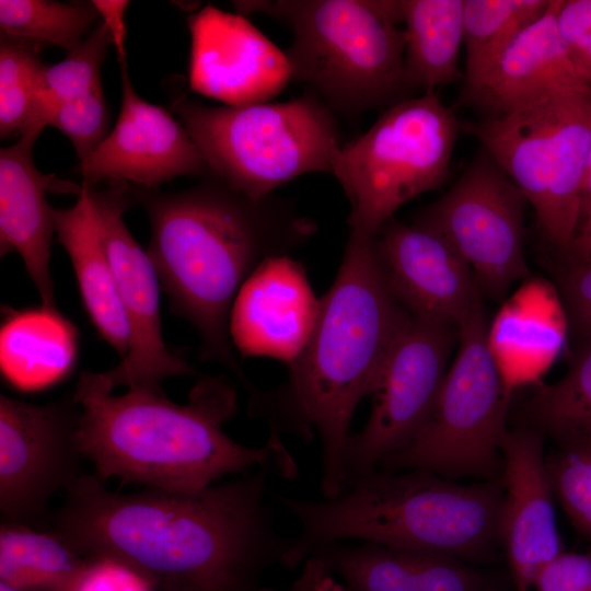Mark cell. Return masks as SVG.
I'll return each mask as SVG.
<instances>
[{
	"instance_id": "6da1fadb",
	"label": "cell",
	"mask_w": 591,
	"mask_h": 591,
	"mask_svg": "<svg viewBox=\"0 0 591 591\" xmlns=\"http://www.w3.org/2000/svg\"><path fill=\"white\" fill-rule=\"evenodd\" d=\"M260 470L193 493L108 489L83 474L48 530L84 558L108 557L155 591H258L287 548Z\"/></svg>"
},
{
	"instance_id": "7a4b0ae2",
	"label": "cell",
	"mask_w": 591,
	"mask_h": 591,
	"mask_svg": "<svg viewBox=\"0 0 591 591\" xmlns=\"http://www.w3.org/2000/svg\"><path fill=\"white\" fill-rule=\"evenodd\" d=\"M375 237L350 232L337 275L321 299L313 332L274 390L256 389L248 414L269 436L321 441L322 498L346 483L345 453L358 405L370 396L380 368L410 317L393 293L375 251Z\"/></svg>"
},
{
	"instance_id": "3957f363",
	"label": "cell",
	"mask_w": 591,
	"mask_h": 591,
	"mask_svg": "<svg viewBox=\"0 0 591 591\" xmlns=\"http://www.w3.org/2000/svg\"><path fill=\"white\" fill-rule=\"evenodd\" d=\"M72 393L80 407V450L103 482L118 477L144 488L193 493L256 470L290 482L300 477L282 438L269 436L250 447L224 432L239 409L236 389L225 374L200 376L185 404L171 401L163 387H129L115 395L89 370L80 373Z\"/></svg>"
},
{
	"instance_id": "277c9868",
	"label": "cell",
	"mask_w": 591,
	"mask_h": 591,
	"mask_svg": "<svg viewBox=\"0 0 591 591\" xmlns=\"http://www.w3.org/2000/svg\"><path fill=\"white\" fill-rule=\"evenodd\" d=\"M151 227L147 253L170 310L200 338V357L252 383L233 351L229 320L234 300L267 258L303 244L315 224L270 197L259 201L207 176L177 190H132Z\"/></svg>"
},
{
	"instance_id": "5b68a950",
	"label": "cell",
	"mask_w": 591,
	"mask_h": 591,
	"mask_svg": "<svg viewBox=\"0 0 591 591\" xmlns=\"http://www.w3.org/2000/svg\"><path fill=\"white\" fill-rule=\"evenodd\" d=\"M298 523L280 566L296 569L320 547L367 542L390 548L489 559L500 541L503 480L460 484L426 470L380 468L348 480L334 498L274 494Z\"/></svg>"
},
{
	"instance_id": "8992f818",
	"label": "cell",
	"mask_w": 591,
	"mask_h": 591,
	"mask_svg": "<svg viewBox=\"0 0 591 591\" xmlns=\"http://www.w3.org/2000/svg\"><path fill=\"white\" fill-rule=\"evenodd\" d=\"M237 13L286 22L292 79L333 112L358 114L392 105L407 92L399 0L233 1Z\"/></svg>"
},
{
	"instance_id": "52a82bcc",
	"label": "cell",
	"mask_w": 591,
	"mask_h": 591,
	"mask_svg": "<svg viewBox=\"0 0 591 591\" xmlns=\"http://www.w3.org/2000/svg\"><path fill=\"white\" fill-rule=\"evenodd\" d=\"M173 109L201 151L208 176L255 201L300 175L329 173L341 146L334 112L310 91L287 102L242 106L182 96Z\"/></svg>"
},
{
	"instance_id": "ba28073f",
	"label": "cell",
	"mask_w": 591,
	"mask_h": 591,
	"mask_svg": "<svg viewBox=\"0 0 591 591\" xmlns=\"http://www.w3.org/2000/svg\"><path fill=\"white\" fill-rule=\"evenodd\" d=\"M535 210L544 239L563 255L581 217L591 146V91L555 94L509 112L465 121Z\"/></svg>"
},
{
	"instance_id": "9c48e42d",
	"label": "cell",
	"mask_w": 591,
	"mask_h": 591,
	"mask_svg": "<svg viewBox=\"0 0 591 591\" xmlns=\"http://www.w3.org/2000/svg\"><path fill=\"white\" fill-rule=\"evenodd\" d=\"M436 91L390 105L333 154L331 171L349 204L350 232L375 237L398 208L445 182L462 130Z\"/></svg>"
},
{
	"instance_id": "30bf717a",
	"label": "cell",
	"mask_w": 591,
	"mask_h": 591,
	"mask_svg": "<svg viewBox=\"0 0 591 591\" xmlns=\"http://www.w3.org/2000/svg\"><path fill=\"white\" fill-rule=\"evenodd\" d=\"M457 327L459 349L429 419L378 468L426 470L455 482L501 476L510 391L491 348L483 301Z\"/></svg>"
},
{
	"instance_id": "8fae6325",
	"label": "cell",
	"mask_w": 591,
	"mask_h": 591,
	"mask_svg": "<svg viewBox=\"0 0 591 591\" xmlns=\"http://www.w3.org/2000/svg\"><path fill=\"white\" fill-rule=\"evenodd\" d=\"M520 188L483 149L460 179L415 223L441 235L471 267L482 297L499 300L529 276Z\"/></svg>"
},
{
	"instance_id": "7c38bea8",
	"label": "cell",
	"mask_w": 591,
	"mask_h": 591,
	"mask_svg": "<svg viewBox=\"0 0 591 591\" xmlns=\"http://www.w3.org/2000/svg\"><path fill=\"white\" fill-rule=\"evenodd\" d=\"M456 340V325L410 314L380 368L369 418L348 440L346 483L376 470L420 431L438 401Z\"/></svg>"
},
{
	"instance_id": "4fadbf2b",
	"label": "cell",
	"mask_w": 591,
	"mask_h": 591,
	"mask_svg": "<svg viewBox=\"0 0 591 591\" xmlns=\"http://www.w3.org/2000/svg\"><path fill=\"white\" fill-rule=\"evenodd\" d=\"M73 393L46 404L0 394L2 521L48 530L51 501L85 474Z\"/></svg>"
},
{
	"instance_id": "5bb4252c",
	"label": "cell",
	"mask_w": 591,
	"mask_h": 591,
	"mask_svg": "<svg viewBox=\"0 0 591 591\" xmlns=\"http://www.w3.org/2000/svg\"><path fill=\"white\" fill-rule=\"evenodd\" d=\"M90 192L130 333L128 354L106 371H92L93 379L114 392L120 386L162 389L166 379L196 375L195 369L172 352L163 339L160 281L147 251L124 220L134 201L131 189L127 183L113 182L109 188L90 187Z\"/></svg>"
},
{
	"instance_id": "9a60e30c",
	"label": "cell",
	"mask_w": 591,
	"mask_h": 591,
	"mask_svg": "<svg viewBox=\"0 0 591 591\" xmlns=\"http://www.w3.org/2000/svg\"><path fill=\"white\" fill-rule=\"evenodd\" d=\"M119 65L120 113L105 139L80 161L82 184L93 187L112 179L158 190L178 176H208L205 158L184 125L163 107L140 97L130 81L127 61Z\"/></svg>"
},
{
	"instance_id": "2e32d148",
	"label": "cell",
	"mask_w": 591,
	"mask_h": 591,
	"mask_svg": "<svg viewBox=\"0 0 591 591\" xmlns=\"http://www.w3.org/2000/svg\"><path fill=\"white\" fill-rule=\"evenodd\" d=\"M187 23L192 91L242 106L268 102L292 79L286 53L244 15L208 4Z\"/></svg>"
},
{
	"instance_id": "e0dca14e",
	"label": "cell",
	"mask_w": 591,
	"mask_h": 591,
	"mask_svg": "<svg viewBox=\"0 0 591 591\" xmlns=\"http://www.w3.org/2000/svg\"><path fill=\"white\" fill-rule=\"evenodd\" d=\"M544 439L520 425L508 429L501 442L500 541L515 591H531L543 568L564 552Z\"/></svg>"
},
{
	"instance_id": "ac0fdd59",
	"label": "cell",
	"mask_w": 591,
	"mask_h": 591,
	"mask_svg": "<svg viewBox=\"0 0 591 591\" xmlns=\"http://www.w3.org/2000/svg\"><path fill=\"white\" fill-rule=\"evenodd\" d=\"M374 243L393 293L412 315L459 326L482 301L471 267L437 232L392 218Z\"/></svg>"
},
{
	"instance_id": "d6986e66",
	"label": "cell",
	"mask_w": 591,
	"mask_h": 591,
	"mask_svg": "<svg viewBox=\"0 0 591 591\" xmlns=\"http://www.w3.org/2000/svg\"><path fill=\"white\" fill-rule=\"evenodd\" d=\"M301 263L289 254L265 259L246 279L231 309L229 333L242 357L290 364L305 347L320 311Z\"/></svg>"
},
{
	"instance_id": "ffe728a7",
	"label": "cell",
	"mask_w": 591,
	"mask_h": 591,
	"mask_svg": "<svg viewBox=\"0 0 591 591\" xmlns=\"http://www.w3.org/2000/svg\"><path fill=\"white\" fill-rule=\"evenodd\" d=\"M38 137L23 134L0 149V255L18 253L42 304L57 306L50 274L54 208L46 194L79 196L82 185L37 170L33 147Z\"/></svg>"
},
{
	"instance_id": "44dd1931",
	"label": "cell",
	"mask_w": 591,
	"mask_h": 591,
	"mask_svg": "<svg viewBox=\"0 0 591 591\" xmlns=\"http://www.w3.org/2000/svg\"><path fill=\"white\" fill-rule=\"evenodd\" d=\"M558 2L551 0L544 14L514 37L468 99L487 117L549 95L591 91V81L575 65L559 36Z\"/></svg>"
},
{
	"instance_id": "7402d4cb",
	"label": "cell",
	"mask_w": 591,
	"mask_h": 591,
	"mask_svg": "<svg viewBox=\"0 0 591 591\" xmlns=\"http://www.w3.org/2000/svg\"><path fill=\"white\" fill-rule=\"evenodd\" d=\"M79 351V329L57 306L2 308L0 372L12 389L33 393L63 382Z\"/></svg>"
},
{
	"instance_id": "603a6c76",
	"label": "cell",
	"mask_w": 591,
	"mask_h": 591,
	"mask_svg": "<svg viewBox=\"0 0 591 591\" xmlns=\"http://www.w3.org/2000/svg\"><path fill=\"white\" fill-rule=\"evenodd\" d=\"M77 197L71 207L54 209L55 232L70 258L91 324L124 358L130 347V333L90 187L82 184V192Z\"/></svg>"
},
{
	"instance_id": "cb8c5ba5",
	"label": "cell",
	"mask_w": 591,
	"mask_h": 591,
	"mask_svg": "<svg viewBox=\"0 0 591 591\" xmlns=\"http://www.w3.org/2000/svg\"><path fill=\"white\" fill-rule=\"evenodd\" d=\"M405 27L407 91L422 93L456 82L463 44L464 0H399Z\"/></svg>"
},
{
	"instance_id": "d4e9b609",
	"label": "cell",
	"mask_w": 591,
	"mask_h": 591,
	"mask_svg": "<svg viewBox=\"0 0 591 591\" xmlns=\"http://www.w3.org/2000/svg\"><path fill=\"white\" fill-rule=\"evenodd\" d=\"M349 591H438L431 554L401 551L367 542H339L316 549Z\"/></svg>"
},
{
	"instance_id": "484cf974",
	"label": "cell",
	"mask_w": 591,
	"mask_h": 591,
	"mask_svg": "<svg viewBox=\"0 0 591 591\" xmlns=\"http://www.w3.org/2000/svg\"><path fill=\"white\" fill-rule=\"evenodd\" d=\"M84 563L50 530L1 521V582L20 591H65Z\"/></svg>"
},
{
	"instance_id": "4316f807",
	"label": "cell",
	"mask_w": 591,
	"mask_h": 591,
	"mask_svg": "<svg viewBox=\"0 0 591 591\" xmlns=\"http://www.w3.org/2000/svg\"><path fill=\"white\" fill-rule=\"evenodd\" d=\"M522 425L555 445L591 441V338L575 344L565 375L535 389L525 401Z\"/></svg>"
},
{
	"instance_id": "83f0119b",
	"label": "cell",
	"mask_w": 591,
	"mask_h": 591,
	"mask_svg": "<svg viewBox=\"0 0 591 591\" xmlns=\"http://www.w3.org/2000/svg\"><path fill=\"white\" fill-rule=\"evenodd\" d=\"M549 0H464V95L468 100L494 65L526 26L544 14Z\"/></svg>"
},
{
	"instance_id": "f1b7e54d",
	"label": "cell",
	"mask_w": 591,
	"mask_h": 591,
	"mask_svg": "<svg viewBox=\"0 0 591 591\" xmlns=\"http://www.w3.org/2000/svg\"><path fill=\"white\" fill-rule=\"evenodd\" d=\"M109 46H113L112 38L100 21L77 47L67 51L63 60L45 65L33 111L20 134L39 136L49 126L60 105L80 99L101 85V69Z\"/></svg>"
},
{
	"instance_id": "f546056e",
	"label": "cell",
	"mask_w": 591,
	"mask_h": 591,
	"mask_svg": "<svg viewBox=\"0 0 591 591\" xmlns=\"http://www.w3.org/2000/svg\"><path fill=\"white\" fill-rule=\"evenodd\" d=\"M92 1L0 0L1 36L42 47H77L96 26Z\"/></svg>"
},
{
	"instance_id": "4dcf8cb0",
	"label": "cell",
	"mask_w": 591,
	"mask_h": 591,
	"mask_svg": "<svg viewBox=\"0 0 591 591\" xmlns=\"http://www.w3.org/2000/svg\"><path fill=\"white\" fill-rule=\"evenodd\" d=\"M40 47L1 36L0 40V135L21 132L34 107L45 63Z\"/></svg>"
},
{
	"instance_id": "1f68e13d",
	"label": "cell",
	"mask_w": 591,
	"mask_h": 591,
	"mask_svg": "<svg viewBox=\"0 0 591 591\" xmlns=\"http://www.w3.org/2000/svg\"><path fill=\"white\" fill-rule=\"evenodd\" d=\"M546 465L567 518L591 542V441L556 445L546 455Z\"/></svg>"
},
{
	"instance_id": "d6a6232c",
	"label": "cell",
	"mask_w": 591,
	"mask_h": 591,
	"mask_svg": "<svg viewBox=\"0 0 591 591\" xmlns=\"http://www.w3.org/2000/svg\"><path fill=\"white\" fill-rule=\"evenodd\" d=\"M49 126L69 138L80 161L89 157L108 135V112L102 84L82 97L60 105Z\"/></svg>"
},
{
	"instance_id": "836d02e7",
	"label": "cell",
	"mask_w": 591,
	"mask_h": 591,
	"mask_svg": "<svg viewBox=\"0 0 591 591\" xmlns=\"http://www.w3.org/2000/svg\"><path fill=\"white\" fill-rule=\"evenodd\" d=\"M557 286L575 344L591 338V260L564 262Z\"/></svg>"
},
{
	"instance_id": "e575fe53",
	"label": "cell",
	"mask_w": 591,
	"mask_h": 591,
	"mask_svg": "<svg viewBox=\"0 0 591 591\" xmlns=\"http://www.w3.org/2000/svg\"><path fill=\"white\" fill-rule=\"evenodd\" d=\"M556 24L575 65L591 81V0H559Z\"/></svg>"
},
{
	"instance_id": "d590c367",
	"label": "cell",
	"mask_w": 591,
	"mask_h": 591,
	"mask_svg": "<svg viewBox=\"0 0 591 591\" xmlns=\"http://www.w3.org/2000/svg\"><path fill=\"white\" fill-rule=\"evenodd\" d=\"M65 591H155L138 572L108 557L85 558Z\"/></svg>"
},
{
	"instance_id": "8d00e7d4",
	"label": "cell",
	"mask_w": 591,
	"mask_h": 591,
	"mask_svg": "<svg viewBox=\"0 0 591 591\" xmlns=\"http://www.w3.org/2000/svg\"><path fill=\"white\" fill-rule=\"evenodd\" d=\"M536 591H591V551L561 552L537 576Z\"/></svg>"
},
{
	"instance_id": "74e56055",
	"label": "cell",
	"mask_w": 591,
	"mask_h": 591,
	"mask_svg": "<svg viewBox=\"0 0 591 591\" xmlns=\"http://www.w3.org/2000/svg\"><path fill=\"white\" fill-rule=\"evenodd\" d=\"M92 3L112 38L119 63L126 62L127 28L125 18L130 2L126 0H92Z\"/></svg>"
},
{
	"instance_id": "f35d334b",
	"label": "cell",
	"mask_w": 591,
	"mask_h": 591,
	"mask_svg": "<svg viewBox=\"0 0 591 591\" xmlns=\"http://www.w3.org/2000/svg\"><path fill=\"white\" fill-rule=\"evenodd\" d=\"M329 571L325 563L318 557H309L302 566L299 576L286 589L281 591H317L324 576ZM258 591H280L269 588H260Z\"/></svg>"
},
{
	"instance_id": "ab89813d",
	"label": "cell",
	"mask_w": 591,
	"mask_h": 591,
	"mask_svg": "<svg viewBox=\"0 0 591 591\" xmlns=\"http://www.w3.org/2000/svg\"><path fill=\"white\" fill-rule=\"evenodd\" d=\"M564 262L591 260V202L582 210L575 239Z\"/></svg>"
},
{
	"instance_id": "60d3db41",
	"label": "cell",
	"mask_w": 591,
	"mask_h": 591,
	"mask_svg": "<svg viewBox=\"0 0 591 591\" xmlns=\"http://www.w3.org/2000/svg\"><path fill=\"white\" fill-rule=\"evenodd\" d=\"M317 591H349L331 571L322 579Z\"/></svg>"
},
{
	"instance_id": "b9f144b4",
	"label": "cell",
	"mask_w": 591,
	"mask_h": 591,
	"mask_svg": "<svg viewBox=\"0 0 591 591\" xmlns=\"http://www.w3.org/2000/svg\"><path fill=\"white\" fill-rule=\"evenodd\" d=\"M591 202V172L586 176L582 195H581V212Z\"/></svg>"
},
{
	"instance_id": "7bdbcfd3",
	"label": "cell",
	"mask_w": 591,
	"mask_h": 591,
	"mask_svg": "<svg viewBox=\"0 0 591 591\" xmlns=\"http://www.w3.org/2000/svg\"><path fill=\"white\" fill-rule=\"evenodd\" d=\"M0 591H20V590L0 581Z\"/></svg>"
},
{
	"instance_id": "ee69618b",
	"label": "cell",
	"mask_w": 591,
	"mask_h": 591,
	"mask_svg": "<svg viewBox=\"0 0 591 591\" xmlns=\"http://www.w3.org/2000/svg\"><path fill=\"white\" fill-rule=\"evenodd\" d=\"M591 172V146L589 151V158H588V164H587V174L586 176Z\"/></svg>"
}]
</instances>
